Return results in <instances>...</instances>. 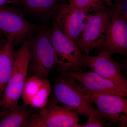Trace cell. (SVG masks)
Instances as JSON below:
<instances>
[{
  "instance_id": "cell-1",
  "label": "cell",
  "mask_w": 127,
  "mask_h": 127,
  "mask_svg": "<svg viewBox=\"0 0 127 127\" xmlns=\"http://www.w3.org/2000/svg\"><path fill=\"white\" fill-rule=\"evenodd\" d=\"M55 100L71 108L78 114L89 117L96 110L89 95L68 72L62 73L55 79Z\"/></svg>"
},
{
  "instance_id": "cell-2",
  "label": "cell",
  "mask_w": 127,
  "mask_h": 127,
  "mask_svg": "<svg viewBox=\"0 0 127 127\" xmlns=\"http://www.w3.org/2000/svg\"><path fill=\"white\" fill-rule=\"evenodd\" d=\"M30 41L24 42L15 52L14 68L10 78L0 98V107L10 109L18 105L26 78L31 59Z\"/></svg>"
},
{
  "instance_id": "cell-3",
  "label": "cell",
  "mask_w": 127,
  "mask_h": 127,
  "mask_svg": "<svg viewBox=\"0 0 127 127\" xmlns=\"http://www.w3.org/2000/svg\"><path fill=\"white\" fill-rule=\"evenodd\" d=\"M109 12L110 22L104 43L100 51L111 56L116 54L127 59V19L124 16V5L111 0H103Z\"/></svg>"
},
{
  "instance_id": "cell-4",
  "label": "cell",
  "mask_w": 127,
  "mask_h": 127,
  "mask_svg": "<svg viewBox=\"0 0 127 127\" xmlns=\"http://www.w3.org/2000/svg\"><path fill=\"white\" fill-rule=\"evenodd\" d=\"M56 66L62 73L81 71L87 67L84 54L54 23L50 30Z\"/></svg>"
},
{
  "instance_id": "cell-5",
  "label": "cell",
  "mask_w": 127,
  "mask_h": 127,
  "mask_svg": "<svg viewBox=\"0 0 127 127\" xmlns=\"http://www.w3.org/2000/svg\"><path fill=\"white\" fill-rule=\"evenodd\" d=\"M110 22L108 10L88 14L84 29L75 43L83 53L89 55L91 50L103 44Z\"/></svg>"
},
{
  "instance_id": "cell-6",
  "label": "cell",
  "mask_w": 127,
  "mask_h": 127,
  "mask_svg": "<svg viewBox=\"0 0 127 127\" xmlns=\"http://www.w3.org/2000/svg\"><path fill=\"white\" fill-rule=\"evenodd\" d=\"M31 59L34 75L45 78L56 66L50 30L43 29L31 43Z\"/></svg>"
},
{
  "instance_id": "cell-7",
  "label": "cell",
  "mask_w": 127,
  "mask_h": 127,
  "mask_svg": "<svg viewBox=\"0 0 127 127\" xmlns=\"http://www.w3.org/2000/svg\"><path fill=\"white\" fill-rule=\"evenodd\" d=\"M89 14L65 2L58 7L53 16L55 24L75 44L84 29Z\"/></svg>"
},
{
  "instance_id": "cell-8",
  "label": "cell",
  "mask_w": 127,
  "mask_h": 127,
  "mask_svg": "<svg viewBox=\"0 0 127 127\" xmlns=\"http://www.w3.org/2000/svg\"><path fill=\"white\" fill-rule=\"evenodd\" d=\"M32 30L33 26L19 11L0 6V32L13 45L28 36Z\"/></svg>"
},
{
  "instance_id": "cell-9",
  "label": "cell",
  "mask_w": 127,
  "mask_h": 127,
  "mask_svg": "<svg viewBox=\"0 0 127 127\" xmlns=\"http://www.w3.org/2000/svg\"><path fill=\"white\" fill-rule=\"evenodd\" d=\"M88 94L108 121L119 127H127V97L106 94Z\"/></svg>"
},
{
  "instance_id": "cell-10",
  "label": "cell",
  "mask_w": 127,
  "mask_h": 127,
  "mask_svg": "<svg viewBox=\"0 0 127 127\" xmlns=\"http://www.w3.org/2000/svg\"><path fill=\"white\" fill-rule=\"evenodd\" d=\"M88 94H106L127 97V89L93 71L68 72Z\"/></svg>"
},
{
  "instance_id": "cell-11",
  "label": "cell",
  "mask_w": 127,
  "mask_h": 127,
  "mask_svg": "<svg viewBox=\"0 0 127 127\" xmlns=\"http://www.w3.org/2000/svg\"><path fill=\"white\" fill-rule=\"evenodd\" d=\"M84 58L87 67L92 70L127 89V81L122 74L120 65L108 53L100 51L96 56L84 55Z\"/></svg>"
},
{
  "instance_id": "cell-12",
  "label": "cell",
  "mask_w": 127,
  "mask_h": 127,
  "mask_svg": "<svg viewBox=\"0 0 127 127\" xmlns=\"http://www.w3.org/2000/svg\"><path fill=\"white\" fill-rule=\"evenodd\" d=\"M39 115L47 127H80L78 114L66 106L53 101L42 109Z\"/></svg>"
},
{
  "instance_id": "cell-13",
  "label": "cell",
  "mask_w": 127,
  "mask_h": 127,
  "mask_svg": "<svg viewBox=\"0 0 127 127\" xmlns=\"http://www.w3.org/2000/svg\"><path fill=\"white\" fill-rule=\"evenodd\" d=\"M51 91L50 83L46 79L34 75L26 80L21 97L25 104L42 108L47 104Z\"/></svg>"
},
{
  "instance_id": "cell-14",
  "label": "cell",
  "mask_w": 127,
  "mask_h": 127,
  "mask_svg": "<svg viewBox=\"0 0 127 127\" xmlns=\"http://www.w3.org/2000/svg\"><path fill=\"white\" fill-rule=\"evenodd\" d=\"M12 43L0 41V98L11 77L15 62Z\"/></svg>"
},
{
  "instance_id": "cell-15",
  "label": "cell",
  "mask_w": 127,
  "mask_h": 127,
  "mask_svg": "<svg viewBox=\"0 0 127 127\" xmlns=\"http://www.w3.org/2000/svg\"><path fill=\"white\" fill-rule=\"evenodd\" d=\"M29 112L19 105L0 113V127H26Z\"/></svg>"
},
{
  "instance_id": "cell-16",
  "label": "cell",
  "mask_w": 127,
  "mask_h": 127,
  "mask_svg": "<svg viewBox=\"0 0 127 127\" xmlns=\"http://www.w3.org/2000/svg\"><path fill=\"white\" fill-rule=\"evenodd\" d=\"M25 7L36 14L49 18L66 0H22Z\"/></svg>"
},
{
  "instance_id": "cell-17",
  "label": "cell",
  "mask_w": 127,
  "mask_h": 127,
  "mask_svg": "<svg viewBox=\"0 0 127 127\" xmlns=\"http://www.w3.org/2000/svg\"><path fill=\"white\" fill-rule=\"evenodd\" d=\"M66 1L73 7L83 10L88 14L107 10L103 0H66Z\"/></svg>"
},
{
  "instance_id": "cell-18",
  "label": "cell",
  "mask_w": 127,
  "mask_h": 127,
  "mask_svg": "<svg viewBox=\"0 0 127 127\" xmlns=\"http://www.w3.org/2000/svg\"><path fill=\"white\" fill-rule=\"evenodd\" d=\"M107 120L103 114L97 109L92 114L83 125L80 127H102L108 126Z\"/></svg>"
},
{
  "instance_id": "cell-19",
  "label": "cell",
  "mask_w": 127,
  "mask_h": 127,
  "mask_svg": "<svg viewBox=\"0 0 127 127\" xmlns=\"http://www.w3.org/2000/svg\"><path fill=\"white\" fill-rule=\"evenodd\" d=\"M26 127H47V126L40 115L37 114L28 118Z\"/></svg>"
},
{
  "instance_id": "cell-20",
  "label": "cell",
  "mask_w": 127,
  "mask_h": 127,
  "mask_svg": "<svg viewBox=\"0 0 127 127\" xmlns=\"http://www.w3.org/2000/svg\"><path fill=\"white\" fill-rule=\"evenodd\" d=\"M120 66L122 72L125 75V77L127 81V59H125V61L123 62L122 65Z\"/></svg>"
},
{
  "instance_id": "cell-21",
  "label": "cell",
  "mask_w": 127,
  "mask_h": 127,
  "mask_svg": "<svg viewBox=\"0 0 127 127\" xmlns=\"http://www.w3.org/2000/svg\"><path fill=\"white\" fill-rule=\"evenodd\" d=\"M9 3H12L10 0H0V6L5 5V4Z\"/></svg>"
},
{
  "instance_id": "cell-22",
  "label": "cell",
  "mask_w": 127,
  "mask_h": 127,
  "mask_svg": "<svg viewBox=\"0 0 127 127\" xmlns=\"http://www.w3.org/2000/svg\"><path fill=\"white\" fill-rule=\"evenodd\" d=\"M111 0L114 2L121 3L124 5L127 3V0Z\"/></svg>"
},
{
  "instance_id": "cell-23",
  "label": "cell",
  "mask_w": 127,
  "mask_h": 127,
  "mask_svg": "<svg viewBox=\"0 0 127 127\" xmlns=\"http://www.w3.org/2000/svg\"><path fill=\"white\" fill-rule=\"evenodd\" d=\"M12 3H16L19 1H21L22 0H10Z\"/></svg>"
},
{
  "instance_id": "cell-24",
  "label": "cell",
  "mask_w": 127,
  "mask_h": 127,
  "mask_svg": "<svg viewBox=\"0 0 127 127\" xmlns=\"http://www.w3.org/2000/svg\"><path fill=\"white\" fill-rule=\"evenodd\" d=\"M124 16H125V17H126V18L127 19V8L126 9V10H124Z\"/></svg>"
},
{
  "instance_id": "cell-25",
  "label": "cell",
  "mask_w": 127,
  "mask_h": 127,
  "mask_svg": "<svg viewBox=\"0 0 127 127\" xmlns=\"http://www.w3.org/2000/svg\"><path fill=\"white\" fill-rule=\"evenodd\" d=\"M1 33L0 32V35H1Z\"/></svg>"
}]
</instances>
